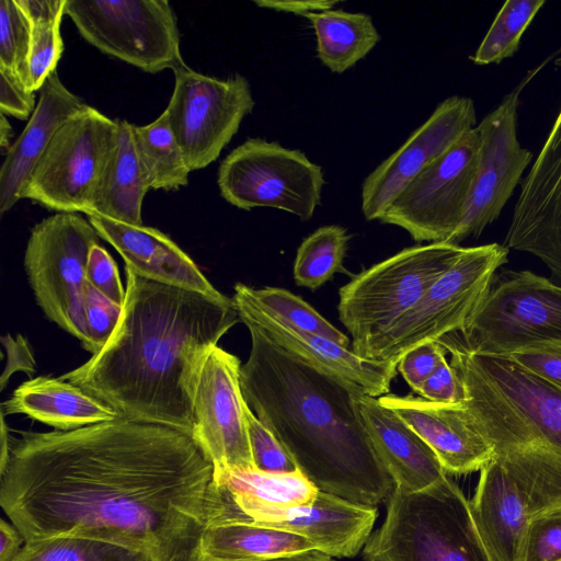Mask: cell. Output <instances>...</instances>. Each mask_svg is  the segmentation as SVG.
<instances>
[{"instance_id":"cell-42","label":"cell","mask_w":561,"mask_h":561,"mask_svg":"<svg viewBox=\"0 0 561 561\" xmlns=\"http://www.w3.org/2000/svg\"><path fill=\"white\" fill-rule=\"evenodd\" d=\"M445 354L446 350L438 342H426L408 351L400 358L397 369L409 387L417 393Z\"/></svg>"},{"instance_id":"cell-50","label":"cell","mask_w":561,"mask_h":561,"mask_svg":"<svg viewBox=\"0 0 561 561\" xmlns=\"http://www.w3.org/2000/svg\"><path fill=\"white\" fill-rule=\"evenodd\" d=\"M1 115V121H0V148L2 150V152L7 149L10 148V140H11V137L13 135V130H12V127L11 125L9 124L8 119H7V116L4 114H0Z\"/></svg>"},{"instance_id":"cell-38","label":"cell","mask_w":561,"mask_h":561,"mask_svg":"<svg viewBox=\"0 0 561 561\" xmlns=\"http://www.w3.org/2000/svg\"><path fill=\"white\" fill-rule=\"evenodd\" d=\"M245 419L254 469L264 472H293L298 470L295 461L253 411L245 405Z\"/></svg>"},{"instance_id":"cell-37","label":"cell","mask_w":561,"mask_h":561,"mask_svg":"<svg viewBox=\"0 0 561 561\" xmlns=\"http://www.w3.org/2000/svg\"><path fill=\"white\" fill-rule=\"evenodd\" d=\"M123 307L111 301L88 282L84 293V350L92 355L107 343L121 319Z\"/></svg>"},{"instance_id":"cell-13","label":"cell","mask_w":561,"mask_h":561,"mask_svg":"<svg viewBox=\"0 0 561 561\" xmlns=\"http://www.w3.org/2000/svg\"><path fill=\"white\" fill-rule=\"evenodd\" d=\"M174 88L164 110L191 171L213 163L255 105L249 81L206 76L185 64L173 70Z\"/></svg>"},{"instance_id":"cell-35","label":"cell","mask_w":561,"mask_h":561,"mask_svg":"<svg viewBox=\"0 0 561 561\" xmlns=\"http://www.w3.org/2000/svg\"><path fill=\"white\" fill-rule=\"evenodd\" d=\"M31 24L15 0L0 1V67L27 82ZM27 88V87H26Z\"/></svg>"},{"instance_id":"cell-27","label":"cell","mask_w":561,"mask_h":561,"mask_svg":"<svg viewBox=\"0 0 561 561\" xmlns=\"http://www.w3.org/2000/svg\"><path fill=\"white\" fill-rule=\"evenodd\" d=\"M117 123L116 144L85 215L96 214L119 222L140 226L142 201L151 187L136 151L133 124L125 119H117Z\"/></svg>"},{"instance_id":"cell-9","label":"cell","mask_w":561,"mask_h":561,"mask_svg":"<svg viewBox=\"0 0 561 561\" xmlns=\"http://www.w3.org/2000/svg\"><path fill=\"white\" fill-rule=\"evenodd\" d=\"M100 236L78 213H55L31 230L24 268L36 304L62 330L85 341L87 262Z\"/></svg>"},{"instance_id":"cell-31","label":"cell","mask_w":561,"mask_h":561,"mask_svg":"<svg viewBox=\"0 0 561 561\" xmlns=\"http://www.w3.org/2000/svg\"><path fill=\"white\" fill-rule=\"evenodd\" d=\"M12 561H156L142 549L81 536L26 541Z\"/></svg>"},{"instance_id":"cell-41","label":"cell","mask_w":561,"mask_h":561,"mask_svg":"<svg viewBox=\"0 0 561 561\" xmlns=\"http://www.w3.org/2000/svg\"><path fill=\"white\" fill-rule=\"evenodd\" d=\"M510 356L525 369L561 389V343H536Z\"/></svg>"},{"instance_id":"cell-6","label":"cell","mask_w":561,"mask_h":561,"mask_svg":"<svg viewBox=\"0 0 561 561\" xmlns=\"http://www.w3.org/2000/svg\"><path fill=\"white\" fill-rule=\"evenodd\" d=\"M465 248L432 242L405 248L355 275L339 291V317L352 336V348L367 350L462 254Z\"/></svg>"},{"instance_id":"cell-46","label":"cell","mask_w":561,"mask_h":561,"mask_svg":"<svg viewBox=\"0 0 561 561\" xmlns=\"http://www.w3.org/2000/svg\"><path fill=\"white\" fill-rule=\"evenodd\" d=\"M30 24L61 22L67 0H15Z\"/></svg>"},{"instance_id":"cell-47","label":"cell","mask_w":561,"mask_h":561,"mask_svg":"<svg viewBox=\"0 0 561 561\" xmlns=\"http://www.w3.org/2000/svg\"><path fill=\"white\" fill-rule=\"evenodd\" d=\"M257 7L272 9L276 11L290 12L295 14L306 15L311 12H321L334 9L339 1L312 0V1H277V0H262L254 1Z\"/></svg>"},{"instance_id":"cell-24","label":"cell","mask_w":561,"mask_h":561,"mask_svg":"<svg viewBox=\"0 0 561 561\" xmlns=\"http://www.w3.org/2000/svg\"><path fill=\"white\" fill-rule=\"evenodd\" d=\"M377 508L319 491L313 503L284 512L270 526L300 535L331 558L357 556L371 536Z\"/></svg>"},{"instance_id":"cell-30","label":"cell","mask_w":561,"mask_h":561,"mask_svg":"<svg viewBox=\"0 0 561 561\" xmlns=\"http://www.w3.org/2000/svg\"><path fill=\"white\" fill-rule=\"evenodd\" d=\"M133 136L151 190L172 191L187 185L192 171L165 111L147 125H133Z\"/></svg>"},{"instance_id":"cell-8","label":"cell","mask_w":561,"mask_h":561,"mask_svg":"<svg viewBox=\"0 0 561 561\" xmlns=\"http://www.w3.org/2000/svg\"><path fill=\"white\" fill-rule=\"evenodd\" d=\"M454 334L470 350L499 355L561 343V286L530 271L503 270Z\"/></svg>"},{"instance_id":"cell-17","label":"cell","mask_w":561,"mask_h":561,"mask_svg":"<svg viewBox=\"0 0 561 561\" xmlns=\"http://www.w3.org/2000/svg\"><path fill=\"white\" fill-rule=\"evenodd\" d=\"M477 123L472 99L453 95L440 102L392 154L364 180L362 211L379 220L401 191L448 151Z\"/></svg>"},{"instance_id":"cell-21","label":"cell","mask_w":561,"mask_h":561,"mask_svg":"<svg viewBox=\"0 0 561 561\" xmlns=\"http://www.w3.org/2000/svg\"><path fill=\"white\" fill-rule=\"evenodd\" d=\"M101 239L124 259L125 266L138 276L222 298L194 261L165 233L144 225L119 222L96 214L87 215Z\"/></svg>"},{"instance_id":"cell-25","label":"cell","mask_w":561,"mask_h":561,"mask_svg":"<svg viewBox=\"0 0 561 561\" xmlns=\"http://www.w3.org/2000/svg\"><path fill=\"white\" fill-rule=\"evenodd\" d=\"M84 106L56 71L39 90L36 107L18 139L11 144L0 170V213L22 199V190L58 129Z\"/></svg>"},{"instance_id":"cell-29","label":"cell","mask_w":561,"mask_h":561,"mask_svg":"<svg viewBox=\"0 0 561 561\" xmlns=\"http://www.w3.org/2000/svg\"><path fill=\"white\" fill-rule=\"evenodd\" d=\"M317 39V56L332 72L343 73L366 57L380 41L370 15L331 9L305 15Z\"/></svg>"},{"instance_id":"cell-33","label":"cell","mask_w":561,"mask_h":561,"mask_svg":"<svg viewBox=\"0 0 561 561\" xmlns=\"http://www.w3.org/2000/svg\"><path fill=\"white\" fill-rule=\"evenodd\" d=\"M242 287L254 304L289 328L352 347L347 335L291 291L270 286L257 289L242 284Z\"/></svg>"},{"instance_id":"cell-7","label":"cell","mask_w":561,"mask_h":561,"mask_svg":"<svg viewBox=\"0 0 561 561\" xmlns=\"http://www.w3.org/2000/svg\"><path fill=\"white\" fill-rule=\"evenodd\" d=\"M510 250L490 243L462 254L405 313L367 350L364 357L399 363L410 350L459 332L486 295Z\"/></svg>"},{"instance_id":"cell-23","label":"cell","mask_w":561,"mask_h":561,"mask_svg":"<svg viewBox=\"0 0 561 561\" xmlns=\"http://www.w3.org/2000/svg\"><path fill=\"white\" fill-rule=\"evenodd\" d=\"M469 505L491 561H522L534 516L523 493L494 458L481 468Z\"/></svg>"},{"instance_id":"cell-48","label":"cell","mask_w":561,"mask_h":561,"mask_svg":"<svg viewBox=\"0 0 561 561\" xmlns=\"http://www.w3.org/2000/svg\"><path fill=\"white\" fill-rule=\"evenodd\" d=\"M197 545L187 551H183L178 554H174L168 561H222V560H216V559H211V558L203 556L199 552ZM251 561H334V560H333V558L325 556L322 552L313 550V551H308V552H302V553H297V554H291V556H286V557L262 559V560H251Z\"/></svg>"},{"instance_id":"cell-44","label":"cell","mask_w":561,"mask_h":561,"mask_svg":"<svg viewBox=\"0 0 561 561\" xmlns=\"http://www.w3.org/2000/svg\"><path fill=\"white\" fill-rule=\"evenodd\" d=\"M34 92L14 72L0 67V111L5 116L26 119L35 110Z\"/></svg>"},{"instance_id":"cell-28","label":"cell","mask_w":561,"mask_h":561,"mask_svg":"<svg viewBox=\"0 0 561 561\" xmlns=\"http://www.w3.org/2000/svg\"><path fill=\"white\" fill-rule=\"evenodd\" d=\"M197 547L203 556L222 561L272 559L317 550L300 535L234 520H208Z\"/></svg>"},{"instance_id":"cell-26","label":"cell","mask_w":561,"mask_h":561,"mask_svg":"<svg viewBox=\"0 0 561 561\" xmlns=\"http://www.w3.org/2000/svg\"><path fill=\"white\" fill-rule=\"evenodd\" d=\"M5 414H24L57 431H72L113 421L117 412L73 383L55 377L32 378L2 402Z\"/></svg>"},{"instance_id":"cell-20","label":"cell","mask_w":561,"mask_h":561,"mask_svg":"<svg viewBox=\"0 0 561 561\" xmlns=\"http://www.w3.org/2000/svg\"><path fill=\"white\" fill-rule=\"evenodd\" d=\"M436 454L448 474L480 471L493 458L489 443L471 426L462 405L440 404L415 396L378 398Z\"/></svg>"},{"instance_id":"cell-43","label":"cell","mask_w":561,"mask_h":561,"mask_svg":"<svg viewBox=\"0 0 561 561\" xmlns=\"http://www.w3.org/2000/svg\"><path fill=\"white\" fill-rule=\"evenodd\" d=\"M417 394L427 401L448 405L462 404L465 401L462 382L446 357L439 362Z\"/></svg>"},{"instance_id":"cell-11","label":"cell","mask_w":561,"mask_h":561,"mask_svg":"<svg viewBox=\"0 0 561 561\" xmlns=\"http://www.w3.org/2000/svg\"><path fill=\"white\" fill-rule=\"evenodd\" d=\"M322 168L297 149L249 138L220 163L217 184L230 205L251 210L272 207L307 221L321 203Z\"/></svg>"},{"instance_id":"cell-15","label":"cell","mask_w":561,"mask_h":561,"mask_svg":"<svg viewBox=\"0 0 561 561\" xmlns=\"http://www.w3.org/2000/svg\"><path fill=\"white\" fill-rule=\"evenodd\" d=\"M550 58L529 70L499 106L476 126L480 137L477 169L462 221L449 243L459 244L469 237H479L500 216L522 182L533 154L517 138L519 95Z\"/></svg>"},{"instance_id":"cell-18","label":"cell","mask_w":561,"mask_h":561,"mask_svg":"<svg viewBox=\"0 0 561 561\" xmlns=\"http://www.w3.org/2000/svg\"><path fill=\"white\" fill-rule=\"evenodd\" d=\"M503 245L535 255L561 282V108L520 182Z\"/></svg>"},{"instance_id":"cell-22","label":"cell","mask_w":561,"mask_h":561,"mask_svg":"<svg viewBox=\"0 0 561 561\" xmlns=\"http://www.w3.org/2000/svg\"><path fill=\"white\" fill-rule=\"evenodd\" d=\"M356 403L375 451L396 489L420 492L448 476L432 448L378 398L359 394Z\"/></svg>"},{"instance_id":"cell-5","label":"cell","mask_w":561,"mask_h":561,"mask_svg":"<svg viewBox=\"0 0 561 561\" xmlns=\"http://www.w3.org/2000/svg\"><path fill=\"white\" fill-rule=\"evenodd\" d=\"M363 552L366 561H491L469 500L449 476L420 492L393 488Z\"/></svg>"},{"instance_id":"cell-32","label":"cell","mask_w":561,"mask_h":561,"mask_svg":"<svg viewBox=\"0 0 561 561\" xmlns=\"http://www.w3.org/2000/svg\"><path fill=\"white\" fill-rule=\"evenodd\" d=\"M350 236L344 227L329 225L318 228L299 245L294 263L298 286L316 290L335 273H346L343 260Z\"/></svg>"},{"instance_id":"cell-14","label":"cell","mask_w":561,"mask_h":561,"mask_svg":"<svg viewBox=\"0 0 561 561\" xmlns=\"http://www.w3.org/2000/svg\"><path fill=\"white\" fill-rule=\"evenodd\" d=\"M479 148L474 127L411 181L379 221L404 229L417 242H448L465 215Z\"/></svg>"},{"instance_id":"cell-34","label":"cell","mask_w":561,"mask_h":561,"mask_svg":"<svg viewBox=\"0 0 561 561\" xmlns=\"http://www.w3.org/2000/svg\"><path fill=\"white\" fill-rule=\"evenodd\" d=\"M545 0H510L497 12L471 61L479 66L500 64L518 49L520 38Z\"/></svg>"},{"instance_id":"cell-40","label":"cell","mask_w":561,"mask_h":561,"mask_svg":"<svg viewBox=\"0 0 561 561\" xmlns=\"http://www.w3.org/2000/svg\"><path fill=\"white\" fill-rule=\"evenodd\" d=\"M87 282L111 301L124 306L126 289L123 288L117 265L111 254L99 243L88 256Z\"/></svg>"},{"instance_id":"cell-36","label":"cell","mask_w":561,"mask_h":561,"mask_svg":"<svg viewBox=\"0 0 561 561\" xmlns=\"http://www.w3.org/2000/svg\"><path fill=\"white\" fill-rule=\"evenodd\" d=\"M61 22L32 24L31 50L26 87L30 91H39L46 79L56 71L64 51L60 33Z\"/></svg>"},{"instance_id":"cell-10","label":"cell","mask_w":561,"mask_h":561,"mask_svg":"<svg viewBox=\"0 0 561 561\" xmlns=\"http://www.w3.org/2000/svg\"><path fill=\"white\" fill-rule=\"evenodd\" d=\"M117 130V119L84 104L55 134L21 197L56 213L85 214L116 144Z\"/></svg>"},{"instance_id":"cell-2","label":"cell","mask_w":561,"mask_h":561,"mask_svg":"<svg viewBox=\"0 0 561 561\" xmlns=\"http://www.w3.org/2000/svg\"><path fill=\"white\" fill-rule=\"evenodd\" d=\"M125 271L126 297L112 336L60 378L119 417L192 436L199 371L210 350L241 322L238 309L228 296L209 297Z\"/></svg>"},{"instance_id":"cell-16","label":"cell","mask_w":561,"mask_h":561,"mask_svg":"<svg viewBox=\"0 0 561 561\" xmlns=\"http://www.w3.org/2000/svg\"><path fill=\"white\" fill-rule=\"evenodd\" d=\"M240 359L218 345L199 371L194 396L192 437L211 460L215 472L254 469L248 437Z\"/></svg>"},{"instance_id":"cell-19","label":"cell","mask_w":561,"mask_h":561,"mask_svg":"<svg viewBox=\"0 0 561 561\" xmlns=\"http://www.w3.org/2000/svg\"><path fill=\"white\" fill-rule=\"evenodd\" d=\"M232 300L241 321L253 322L271 341L289 353L362 394L379 398L390 393L398 363L362 357L352 347L289 328L254 304L243 290L241 283L234 285Z\"/></svg>"},{"instance_id":"cell-12","label":"cell","mask_w":561,"mask_h":561,"mask_svg":"<svg viewBox=\"0 0 561 561\" xmlns=\"http://www.w3.org/2000/svg\"><path fill=\"white\" fill-rule=\"evenodd\" d=\"M65 14L89 44L145 72L185 64L167 0H67Z\"/></svg>"},{"instance_id":"cell-1","label":"cell","mask_w":561,"mask_h":561,"mask_svg":"<svg viewBox=\"0 0 561 561\" xmlns=\"http://www.w3.org/2000/svg\"><path fill=\"white\" fill-rule=\"evenodd\" d=\"M214 473L192 436L162 425L22 432L0 468V506L25 542L81 536L168 561L198 543Z\"/></svg>"},{"instance_id":"cell-49","label":"cell","mask_w":561,"mask_h":561,"mask_svg":"<svg viewBox=\"0 0 561 561\" xmlns=\"http://www.w3.org/2000/svg\"><path fill=\"white\" fill-rule=\"evenodd\" d=\"M25 543L23 536L4 519H0V561H12Z\"/></svg>"},{"instance_id":"cell-4","label":"cell","mask_w":561,"mask_h":561,"mask_svg":"<svg viewBox=\"0 0 561 561\" xmlns=\"http://www.w3.org/2000/svg\"><path fill=\"white\" fill-rule=\"evenodd\" d=\"M465 390L471 426L489 443L533 516L561 511V389L510 355L466 347L454 333L437 341Z\"/></svg>"},{"instance_id":"cell-3","label":"cell","mask_w":561,"mask_h":561,"mask_svg":"<svg viewBox=\"0 0 561 561\" xmlns=\"http://www.w3.org/2000/svg\"><path fill=\"white\" fill-rule=\"evenodd\" d=\"M241 322L251 337L243 398L297 468L319 491L369 506L387 500L394 484L362 421V393Z\"/></svg>"},{"instance_id":"cell-39","label":"cell","mask_w":561,"mask_h":561,"mask_svg":"<svg viewBox=\"0 0 561 561\" xmlns=\"http://www.w3.org/2000/svg\"><path fill=\"white\" fill-rule=\"evenodd\" d=\"M522 561H561V511L533 517Z\"/></svg>"},{"instance_id":"cell-45","label":"cell","mask_w":561,"mask_h":561,"mask_svg":"<svg viewBox=\"0 0 561 561\" xmlns=\"http://www.w3.org/2000/svg\"><path fill=\"white\" fill-rule=\"evenodd\" d=\"M1 343L7 352V363L0 378V389L4 390L8 380L16 371H23L32 379L36 362L28 341L21 334H5L1 336Z\"/></svg>"}]
</instances>
